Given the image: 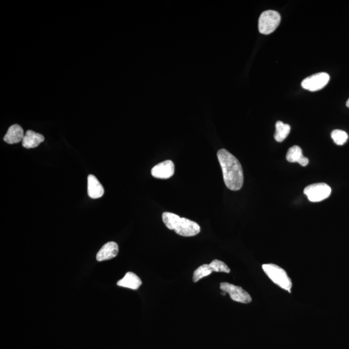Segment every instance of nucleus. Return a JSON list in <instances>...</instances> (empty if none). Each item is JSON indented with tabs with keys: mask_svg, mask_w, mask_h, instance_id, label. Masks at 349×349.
I'll return each instance as SVG.
<instances>
[{
	"mask_svg": "<svg viewBox=\"0 0 349 349\" xmlns=\"http://www.w3.org/2000/svg\"><path fill=\"white\" fill-rule=\"evenodd\" d=\"M213 273V270L209 264H203L199 266L197 270L194 272L193 276V282L197 283L201 279L210 276Z\"/></svg>",
	"mask_w": 349,
	"mask_h": 349,
	"instance_id": "obj_16",
	"label": "nucleus"
},
{
	"mask_svg": "<svg viewBox=\"0 0 349 349\" xmlns=\"http://www.w3.org/2000/svg\"><path fill=\"white\" fill-rule=\"evenodd\" d=\"M287 160L290 163H297L302 166L308 165L309 161L308 158L303 156V152L300 147L294 146L288 150L287 153Z\"/></svg>",
	"mask_w": 349,
	"mask_h": 349,
	"instance_id": "obj_13",
	"label": "nucleus"
},
{
	"mask_svg": "<svg viewBox=\"0 0 349 349\" xmlns=\"http://www.w3.org/2000/svg\"><path fill=\"white\" fill-rule=\"evenodd\" d=\"M330 81V76L327 72H319L304 79L301 83L302 88L310 91H317L322 90L327 85Z\"/></svg>",
	"mask_w": 349,
	"mask_h": 349,
	"instance_id": "obj_6",
	"label": "nucleus"
},
{
	"mask_svg": "<svg viewBox=\"0 0 349 349\" xmlns=\"http://www.w3.org/2000/svg\"><path fill=\"white\" fill-rule=\"evenodd\" d=\"M88 192L92 199L100 198L104 195V189L94 175H90L88 177Z\"/></svg>",
	"mask_w": 349,
	"mask_h": 349,
	"instance_id": "obj_11",
	"label": "nucleus"
},
{
	"mask_svg": "<svg viewBox=\"0 0 349 349\" xmlns=\"http://www.w3.org/2000/svg\"><path fill=\"white\" fill-rule=\"evenodd\" d=\"M290 132V126L289 124L283 123L282 121H278L276 124L274 139L278 142H282L288 137Z\"/></svg>",
	"mask_w": 349,
	"mask_h": 349,
	"instance_id": "obj_15",
	"label": "nucleus"
},
{
	"mask_svg": "<svg viewBox=\"0 0 349 349\" xmlns=\"http://www.w3.org/2000/svg\"><path fill=\"white\" fill-rule=\"evenodd\" d=\"M24 136L23 128L18 124H14L9 128L4 140L9 144H18L22 141Z\"/></svg>",
	"mask_w": 349,
	"mask_h": 349,
	"instance_id": "obj_10",
	"label": "nucleus"
},
{
	"mask_svg": "<svg viewBox=\"0 0 349 349\" xmlns=\"http://www.w3.org/2000/svg\"><path fill=\"white\" fill-rule=\"evenodd\" d=\"M119 253V246L115 242L107 243L101 248L97 255L98 261H105L115 257Z\"/></svg>",
	"mask_w": 349,
	"mask_h": 349,
	"instance_id": "obj_9",
	"label": "nucleus"
},
{
	"mask_svg": "<svg viewBox=\"0 0 349 349\" xmlns=\"http://www.w3.org/2000/svg\"><path fill=\"white\" fill-rule=\"evenodd\" d=\"M175 173V165L173 161L167 160L154 166L151 169V175L154 178L168 179L172 177Z\"/></svg>",
	"mask_w": 349,
	"mask_h": 349,
	"instance_id": "obj_8",
	"label": "nucleus"
},
{
	"mask_svg": "<svg viewBox=\"0 0 349 349\" xmlns=\"http://www.w3.org/2000/svg\"><path fill=\"white\" fill-rule=\"evenodd\" d=\"M163 221L168 229L174 230L178 235L181 236H195L201 231V227L196 222L180 217L173 213H163Z\"/></svg>",
	"mask_w": 349,
	"mask_h": 349,
	"instance_id": "obj_2",
	"label": "nucleus"
},
{
	"mask_svg": "<svg viewBox=\"0 0 349 349\" xmlns=\"http://www.w3.org/2000/svg\"><path fill=\"white\" fill-rule=\"evenodd\" d=\"M331 137L335 144L342 146L347 141L348 135L345 132L340 130H335L331 133Z\"/></svg>",
	"mask_w": 349,
	"mask_h": 349,
	"instance_id": "obj_17",
	"label": "nucleus"
},
{
	"mask_svg": "<svg viewBox=\"0 0 349 349\" xmlns=\"http://www.w3.org/2000/svg\"><path fill=\"white\" fill-rule=\"evenodd\" d=\"M346 107H349V98H348L347 101H346Z\"/></svg>",
	"mask_w": 349,
	"mask_h": 349,
	"instance_id": "obj_19",
	"label": "nucleus"
},
{
	"mask_svg": "<svg viewBox=\"0 0 349 349\" xmlns=\"http://www.w3.org/2000/svg\"><path fill=\"white\" fill-rule=\"evenodd\" d=\"M281 22V16L277 11L263 12L259 19V30L261 34H270L277 29Z\"/></svg>",
	"mask_w": 349,
	"mask_h": 349,
	"instance_id": "obj_4",
	"label": "nucleus"
},
{
	"mask_svg": "<svg viewBox=\"0 0 349 349\" xmlns=\"http://www.w3.org/2000/svg\"><path fill=\"white\" fill-rule=\"evenodd\" d=\"M44 140H45V138L43 135L34 132L33 131L28 130L23 137L22 146L27 149L35 148Z\"/></svg>",
	"mask_w": 349,
	"mask_h": 349,
	"instance_id": "obj_12",
	"label": "nucleus"
},
{
	"mask_svg": "<svg viewBox=\"0 0 349 349\" xmlns=\"http://www.w3.org/2000/svg\"><path fill=\"white\" fill-rule=\"evenodd\" d=\"M141 285L142 281L139 277L130 272L126 273L125 276L117 282V285L132 290H137Z\"/></svg>",
	"mask_w": 349,
	"mask_h": 349,
	"instance_id": "obj_14",
	"label": "nucleus"
},
{
	"mask_svg": "<svg viewBox=\"0 0 349 349\" xmlns=\"http://www.w3.org/2000/svg\"><path fill=\"white\" fill-rule=\"evenodd\" d=\"M217 156L227 188L232 191L240 190L244 182V175L240 161L225 149L218 151Z\"/></svg>",
	"mask_w": 349,
	"mask_h": 349,
	"instance_id": "obj_1",
	"label": "nucleus"
},
{
	"mask_svg": "<svg viewBox=\"0 0 349 349\" xmlns=\"http://www.w3.org/2000/svg\"><path fill=\"white\" fill-rule=\"evenodd\" d=\"M209 264L213 272L224 273H230V269L229 268V267L224 262L219 261V260L215 259Z\"/></svg>",
	"mask_w": 349,
	"mask_h": 349,
	"instance_id": "obj_18",
	"label": "nucleus"
},
{
	"mask_svg": "<svg viewBox=\"0 0 349 349\" xmlns=\"http://www.w3.org/2000/svg\"><path fill=\"white\" fill-rule=\"evenodd\" d=\"M226 294V292L222 291V296H225Z\"/></svg>",
	"mask_w": 349,
	"mask_h": 349,
	"instance_id": "obj_20",
	"label": "nucleus"
},
{
	"mask_svg": "<svg viewBox=\"0 0 349 349\" xmlns=\"http://www.w3.org/2000/svg\"><path fill=\"white\" fill-rule=\"evenodd\" d=\"M220 289L228 293L233 301L245 304L250 303L252 301L251 296L242 287L228 283H221Z\"/></svg>",
	"mask_w": 349,
	"mask_h": 349,
	"instance_id": "obj_7",
	"label": "nucleus"
},
{
	"mask_svg": "<svg viewBox=\"0 0 349 349\" xmlns=\"http://www.w3.org/2000/svg\"><path fill=\"white\" fill-rule=\"evenodd\" d=\"M332 189L329 185L325 183H316L309 185L304 189L308 200L313 203L320 202L329 198Z\"/></svg>",
	"mask_w": 349,
	"mask_h": 349,
	"instance_id": "obj_5",
	"label": "nucleus"
},
{
	"mask_svg": "<svg viewBox=\"0 0 349 349\" xmlns=\"http://www.w3.org/2000/svg\"><path fill=\"white\" fill-rule=\"evenodd\" d=\"M262 268L267 276L275 284L282 289L287 290L290 293L291 292L292 281L285 270L274 264H264L262 266Z\"/></svg>",
	"mask_w": 349,
	"mask_h": 349,
	"instance_id": "obj_3",
	"label": "nucleus"
}]
</instances>
